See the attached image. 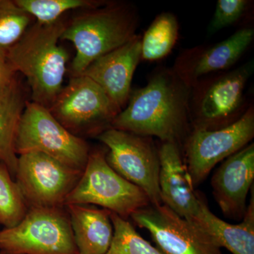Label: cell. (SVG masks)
<instances>
[{"instance_id":"6da1fadb","label":"cell","mask_w":254,"mask_h":254,"mask_svg":"<svg viewBox=\"0 0 254 254\" xmlns=\"http://www.w3.org/2000/svg\"><path fill=\"white\" fill-rule=\"evenodd\" d=\"M191 88L173 68H161L148 83L131 91L125 109L114 119L111 128L140 136L157 137L162 143L181 148L191 130Z\"/></svg>"},{"instance_id":"7a4b0ae2","label":"cell","mask_w":254,"mask_h":254,"mask_svg":"<svg viewBox=\"0 0 254 254\" xmlns=\"http://www.w3.org/2000/svg\"><path fill=\"white\" fill-rule=\"evenodd\" d=\"M66 24L63 18L50 24L36 22L6 53L14 71L27 79L32 102L48 109L63 88L68 56L58 41Z\"/></svg>"},{"instance_id":"3957f363","label":"cell","mask_w":254,"mask_h":254,"mask_svg":"<svg viewBox=\"0 0 254 254\" xmlns=\"http://www.w3.org/2000/svg\"><path fill=\"white\" fill-rule=\"evenodd\" d=\"M138 14L133 5L108 2L83 10L66 24L60 40L71 42L76 49L73 76L81 74L93 62L123 46L136 36Z\"/></svg>"},{"instance_id":"277c9868","label":"cell","mask_w":254,"mask_h":254,"mask_svg":"<svg viewBox=\"0 0 254 254\" xmlns=\"http://www.w3.org/2000/svg\"><path fill=\"white\" fill-rule=\"evenodd\" d=\"M14 146L17 155L43 153L81 173L91 153L85 140L68 131L49 109L34 102L26 101Z\"/></svg>"},{"instance_id":"5b68a950","label":"cell","mask_w":254,"mask_h":254,"mask_svg":"<svg viewBox=\"0 0 254 254\" xmlns=\"http://www.w3.org/2000/svg\"><path fill=\"white\" fill-rule=\"evenodd\" d=\"M254 70L252 60L193 85L190 98L192 128L218 129L238 120L250 106H247L245 91Z\"/></svg>"},{"instance_id":"8992f818","label":"cell","mask_w":254,"mask_h":254,"mask_svg":"<svg viewBox=\"0 0 254 254\" xmlns=\"http://www.w3.org/2000/svg\"><path fill=\"white\" fill-rule=\"evenodd\" d=\"M96 205L127 219L150 204L141 189L127 181L108 165L104 153H90L88 162L76 186L64 205Z\"/></svg>"},{"instance_id":"52a82bcc","label":"cell","mask_w":254,"mask_h":254,"mask_svg":"<svg viewBox=\"0 0 254 254\" xmlns=\"http://www.w3.org/2000/svg\"><path fill=\"white\" fill-rule=\"evenodd\" d=\"M0 250L16 254H78L68 213L31 207L16 226L0 231Z\"/></svg>"},{"instance_id":"ba28073f","label":"cell","mask_w":254,"mask_h":254,"mask_svg":"<svg viewBox=\"0 0 254 254\" xmlns=\"http://www.w3.org/2000/svg\"><path fill=\"white\" fill-rule=\"evenodd\" d=\"M54 118L68 131L98 136L111 128L121 112L103 88L83 75L73 76L49 108Z\"/></svg>"},{"instance_id":"9c48e42d","label":"cell","mask_w":254,"mask_h":254,"mask_svg":"<svg viewBox=\"0 0 254 254\" xmlns=\"http://www.w3.org/2000/svg\"><path fill=\"white\" fill-rule=\"evenodd\" d=\"M96 138L108 147L105 158L108 165L144 191L150 204H163L159 189L158 149L151 137L109 128Z\"/></svg>"},{"instance_id":"30bf717a","label":"cell","mask_w":254,"mask_h":254,"mask_svg":"<svg viewBox=\"0 0 254 254\" xmlns=\"http://www.w3.org/2000/svg\"><path fill=\"white\" fill-rule=\"evenodd\" d=\"M254 137L253 105L238 120L223 128H191L184 150L185 163L193 187L204 181L217 164L250 144Z\"/></svg>"},{"instance_id":"8fae6325","label":"cell","mask_w":254,"mask_h":254,"mask_svg":"<svg viewBox=\"0 0 254 254\" xmlns=\"http://www.w3.org/2000/svg\"><path fill=\"white\" fill-rule=\"evenodd\" d=\"M81 172L40 153L18 157L16 182L28 206L62 207L76 186Z\"/></svg>"},{"instance_id":"7c38bea8","label":"cell","mask_w":254,"mask_h":254,"mask_svg":"<svg viewBox=\"0 0 254 254\" xmlns=\"http://www.w3.org/2000/svg\"><path fill=\"white\" fill-rule=\"evenodd\" d=\"M130 217L149 232L163 254H223L201 229L164 204H150Z\"/></svg>"},{"instance_id":"4fadbf2b","label":"cell","mask_w":254,"mask_h":254,"mask_svg":"<svg viewBox=\"0 0 254 254\" xmlns=\"http://www.w3.org/2000/svg\"><path fill=\"white\" fill-rule=\"evenodd\" d=\"M254 39V28H241L220 43L182 52L173 69L191 88L210 73L231 67L245 54Z\"/></svg>"},{"instance_id":"5bb4252c","label":"cell","mask_w":254,"mask_h":254,"mask_svg":"<svg viewBox=\"0 0 254 254\" xmlns=\"http://www.w3.org/2000/svg\"><path fill=\"white\" fill-rule=\"evenodd\" d=\"M254 144L250 143L228 157L211 179L214 198L227 218L242 220L247 211V198L254 186Z\"/></svg>"},{"instance_id":"9a60e30c","label":"cell","mask_w":254,"mask_h":254,"mask_svg":"<svg viewBox=\"0 0 254 254\" xmlns=\"http://www.w3.org/2000/svg\"><path fill=\"white\" fill-rule=\"evenodd\" d=\"M141 60V37L136 35L123 46L93 62L80 75L99 85L122 110L129 98L131 83Z\"/></svg>"},{"instance_id":"2e32d148","label":"cell","mask_w":254,"mask_h":254,"mask_svg":"<svg viewBox=\"0 0 254 254\" xmlns=\"http://www.w3.org/2000/svg\"><path fill=\"white\" fill-rule=\"evenodd\" d=\"M159 189L163 204L182 218L191 221L198 213L201 196L194 190L181 148L164 142L158 148Z\"/></svg>"},{"instance_id":"e0dca14e","label":"cell","mask_w":254,"mask_h":254,"mask_svg":"<svg viewBox=\"0 0 254 254\" xmlns=\"http://www.w3.org/2000/svg\"><path fill=\"white\" fill-rule=\"evenodd\" d=\"M247 211L239 224H230L210 211L204 198L192 222L201 229L220 249L232 254H254V188Z\"/></svg>"},{"instance_id":"ac0fdd59","label":"cell","mask_w":254,"mask_h":254,"mask_svg":"<svg viewBox=\"0 0 254 254\" xmlns=\"http://www.w3.org/2000/svg\"><path fill=\"white\" fill-rule=\"evenodd\" d=\"M66 206L78 254H105L114 234L110 212L85 205Z\"/></svg>"},{"instance_id":"d6986e66","label":"cell","mask_w":254,"mask_h":254,"mask_svg":"<svg viewBox=\"0 0 254 254\" xmlns=\"http://www.w3.org/2000/svg\"><path fill=\"white\" fill-rule=\"evenodd\" d=\"M26 101L17 82L0 97V163L15 177L18 157L15 151V138L18 123Z\"/></svg>"},{"instance_id":"ffe728a7","label":"cell","mask_w":254,"mask_h":254,"mask_svg":"<svg viewBox=\"0 0 254 254\" xmlns=\"http://www.w3.org/2000/svg\"><path fill=\"white\" fill-rule=\"evenodd\" d=\"M179 36V23L172 13L158 15L141 37V60L157 61L170 54Z\"/></svg>"},{"instance_id":"44dd1931","label":"cell","mask_w":254,"mask_h":254,"mask_svg":"<svg viewBox=\"0 0 254 254\" xmlns=\"http://www.w3.org/2000/svg\"><path fill=\"white\" fill-rule=\"evenodd\" d=\"M15 3L36 18V22L50 24L62 18L70 10L95 9L109 1L100 0H15Z\"/></svg>"},{"instance_id":"7402d4cb","label":"cell","mask_w":254,"mask_h":254,"mask_svg":"<svg viewBox=\"0 0 254 254\" xmlns=\"http://www.w3.org/2000/svg\"><path fill=\"white\" fill-rule=\"evenodd\" d=\"M27 203L12 175L0 163V225L5 228L16 226L24 218Z\"/></svg>"},{"instance_id":"603a6c76","label":"cell","mask_w":254,"mask_h":254,"mask_svg":"<svg viewBox=\"0 0 254 254\" xmlns=\"http://www.w3.org/2000/svg\"><path fill=\"white\" fill-rule=\"evenodd\" d=\"M114 234L108 252L105 254H163L144 240L127 219L110 213Z\"/></svg>"},{"instance_id":"cb8c5ba5","label":"cell","mask_w":254,"mask_h":254,"mask_svg":"<svg viewBox=\"0 0 254 254\" xmlns=\"http://www.w3.org/2000/svg\"><path fill=\"white\" fill-rule=\"evenodd\" d=\"M33 18L14 1L0 0V53L6 54L19 41Z\"/></svg>"},{"instance_id":"d4e9b609","label":"cell","mask_w":254,"mask_h":254,"mask_svg":"<svg viewBox=\"0 0 254 254\" xmlns=\"http://www.w3.org/2000/svg\"><path fill=\"white\" fill-rule=\"evenodd\" d=\"M250 2L247 0H218L209 24V34H213L238 21L248 9Z\"/></svg>"},{"instance_id":"484cf974","label":"cell","mask_w":254,"mask_h":254,"mask_svg":"<svg viewBox=\"0 0 254 254\" xmlns=\"http://www.w3.org/2000/svg\"><path fill=\"white\" fill-rule=\"evenodd\" d=\"M16 71L6 58V54L0 53V97L2 96L14 86Z\"/></svg>"},{"instance_id":"4316f807","label":"cell","mask_w":254,"mask_h":254,"mask_svg":"<svg viewBox=\"0 0 254 254\" xmlns=\"http://www.w3.org/2000/svg\"><path fill=\"white\" fill-rule=\"evenodd\" d=\"M0 254H16L8 253V252H2V251H1V252H0Z\"/></svg>"}]
</instances>
